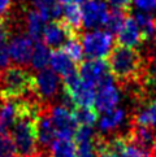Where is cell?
Listing matches in <instances>:
<instances>
[{
	"mask_svg": "<svg viewBox=\"0 0 156 157\" xmlns=\"http://www.w3.org/2000/svg\"><path fill=\"white\" fill-rule=\"evenodd\" d=\"M61 21L69 27L72 31L80 33V30L83 27V16H82V8L81 4L77 2H72L65 4L63 8V17Z\"/></svg>",
	"mask_w": 156,
	"mask_h": 157,
	"instance_id": "cell-18",
	"label": "cell"
},
{
	"mask_svg": "<svg viewBox=\"0 0 156 157\" xmlns=\"http://www.w3.org/2000/svg\"><path fill=\"white\" fill-rule=\"evenodd\" d=\"M154 156L156 157V144H155V149H154Z\"/></svg>",
	"mask_w": 156,
	"mask_h": 157,
	"instance_id": "cell-37",
	"label": "cell"
},
{
	"mask_svg": "<svg viewBox=\"0 0 156 157\" xmlns=\"http://www.w3.org/2000/svg\"><path fill=\"white\" fill-rule=\"evenodd\" d=\"M151 82H152V85L156 87V70L154 71V74H152V78H151Z\"/></svg>",
	"mask_w": 156,
	"mask_h": 157,
	"instance_id": "cell-33",
	"label": "cell"
},
{
	"mask_svg": "<svg viewBox=\"0 0 156 157\" xmlns=\"http://www.w3.org/2000/svg\"><path fill=\"white\" fill-rule=\"evenodd\" d=\"M13 8V0H0V24L10 20V13Z\"/></svg>",
	"mask_w": 156,
	"mask_h": 157,
	"instance_id": "cell-30",
	"label": "cell"
},
{
	"mask_svg": "<svg viewBox=\"0 0 156 157\" xmlns=\"http://www.w3.org/2000/svg\"><path fill=\"white\" fill-rule=\"evenodd\" d=\"M129 17L127 13L125 12H121V10H109V14H108V20H107V24H105V27H107V31H109L111 34L113 33H119L120 29L124 26L126 18Z\"/></svg>",
	"mask_w": 156,
	"mask_h": 157,
	"instance_id": "cell-28",
	"label": "cell"
},
{
	"mask_svg": "<svg viewBox=\"0 0 156 157\" xmlns=\"http://www.w3.org/2000/svg\"><path fill=\"white\" fill-rule=\"evenodd\" d=\"M38 157H47V156H46V153H43V152H41V153H39V155H38Z\"/></svg>",
	"mask_w": 156,
	"mask_h": 157,
	"instance_id": "cell-36",
	"label": "cell"
},
{
	"mask_svg": "<svg viewBox=\"0 0 156 157\" xmlns=\"http://www.w3.org/2000/svg\"><path fill=\"white\" fill-rule=\"evenodd\" d=\"M105 2H107L108 7H111L115 10H121V12L129 13L133 0H105Z\"/></svg>",
	"mask_w": 156,
	"mask_h": 157,
	"instance_id": "cell-31",
	"label": "cell"
},
{
	"mask_svg": "<svg viewBox=\"0 0 156 157\" xmlns=\"http://www.w3.org/2000/svg\"><path fill=\"white\" fill-rule=\"evenodd\" d=\"M33 8L37 9L47 21H60L63 17L61 3L57 0H31Z\"/></svg>",
	"mask_w": 156,
	"mask_h": 157,
	"instance_id": "cell-20",
	"label": "cell"
},
{
	"mask_svg": "<svg viewBox=\"0 0 156 157\" xmlns=\"http://www.w3.org/2000/svg\"><path fill=\"white\" fill-rule=\"evenodd\" d=\"M47 20L38 12L37 9L31 8L26 12L24 17L25 34L33 39V42H41L43 39V33L47 26Z\"/></svg>",
	"mask_w": 156,
	"mask_h": 157,
	"instance_id": "cell-14",
	"label": "cell"
},
{
	"mask_svg": "<svg viewBox=\"0 0 156 157\" xmlns=\"http://www.w3.org/2000/svg\"><path fill=\"white\" fill-rule=\"evenodd\" d=\"M51 106L46 104L41 110V113L37 117V139H38V147L41 148V152L47 153L49 147L53 144V142L57 139L56 128L53 126V122L51 118Z\"/></svg>",
	"mask_w": 156,
	"mask_h": 157,
	"instance_id": "cell-9",
	"label": "cell"
},
{
	"mask_svg": "<svg viewBox=\"0 0 156 157\" xmlns=\"http://www.w3.org/2000/svg\"><path fill=\"white\" fill-rule=\"evenodd\" d=\"M59 3L61 4H68V3H72V2H76V0H57Z\"/></svg>",
	"mask_w": 156,
	"mask_h": 157,
	"instance_id": "cell-34",
	"label": "cell"
},
{
	"mask_svg": "<svg viewBox=\"0 0 156 157\" xmlns=\"http://www.w3.org/2000/svg\"><path fill=\"white\" fill-rule=\"evenodd\" d=\"M63 88L64 91L70 96L73 103L77 106H85V108H94L95 104L96 90L86 85L81 79L78 70L63 78Z\"/></svg>",
	"mask_w": 156,
	"mask_h": 157,
	"instance_id": "cell-5",
	"label": "cell"
},
{
	"mask_svg": "<svg viewBox=\"0 0 156 157\" xmlns=\"http://www.w3.org/2000/svg\"><path fill=\"white\" fill-rule=\"evenodd\" d=\"M119 103H120V91L115 85V82L96 88L94 108L98 110V113H103V114L108 113V112L116 109Z\"/></svg>",
	"mask_w": 156,
	"mask_h": 157,
	"instance_id": "cell-12",
	"label": "cell"
},
{
	"mask_svg": "<svg viewBox=\"0 0 156 157\" xmlns=\"http://www.w3.org/2000/svg\"><path fill=\"white\" fill-rule=\"evenodd\" d=\"M142 40L143 38L135 20L133 17H127L124 26L117 33V43H119V46L135 48L142 43Z\"/></svg>",
	"mask_w": 156,
	"mask_h": 157,
	"instance_id": "cell-15",
	"label": "cell"
},
{
	"mask_svg": "<svg viewBox=\"0 0 156 157\" xmlns=\"http://www.w3.org/2000/svg\"><path fill=\"white\" fill-rule=\"evenodd\" d=\"M138 9L143 10V12H152L156 9V0H133Z\"/></svg>",
	"mask_w": 156,
	"mask_h": 157,
	"instance_id": "cell-32",
	"label": "cell"
},
{
	"mask_svg": "<svg viewBox=\"0 0 156 157\" xmlns=\"http://www.w3.org/2000/svg\"><path fill=\"white\" fill-rule=\"evenodd\" d=\"M81 8L85 29L99 30L102 26H105L109 14L108 4L105 0H90L82 3Z\"/></svg>",
	"mask_w": 156,
	"mask_h": 157,
	"instance_id": "cell-8",
	"label": "cell"
},
{
	"mask_svg": "<svg viewBox=\"0 0 156 157\" xmlns=\"http://www.w3.org/2000/svg\"><path fill=\"white\" fill-rule=\"evenodd\" d=\"M8 49L10 60L17 66H25L31 60L34 43H33V39L27 36L25 33H17L9 38Z\"/></svg>",
	"mask_w": 156,
	"mask_h": 157,
	"instance_id": "cell-10",
	"label": "cell"
},
{
	"mask_svg": "<svg viewBox=\"0 0 156 157\" xmlns=\"http://www.w3.org/2000/svg\"><path fill=\"white\" fill-rule=\"evenodd\" d=\"M61 49H63V51L68 55L77 65H80L83 61L85 53H83V46H82V40H81L80 34H76L73 36H70Z\"/></svg>",
	"mask_w": 156,
	"mask_h": 157,
	"instance_id": "cell-26",
	"label": "cell"
},
{
	"mask_svg": "<svg viewBox=\"0 0 156 157\" xmlns=\"http://www.w3.org/2000/svg\"><path fill=\"white\" fill-rule=\"evenodd\" d=\"M108 66L115 79L129 83L142 73V57L134 48L117 46L108 56Z\"/></svg>",
	"mask_w": 156,
	"mask_h": 157,
	"instance_id": "cell-1",
	"label": "cell"
},
{
	"mask_svg": "<svg viewBox=\"0 0 156 157\" xmlns=\"http://www.w3.org/2000/svg\"><path fill=\"white\" fill-rule=\"evenodd\" d=\"M76 34L77 33L72 31L61 20L51 21L48 22L46 29H44L42 40L48 48H51L53 51V49H61L66 43V40Z\"/></svg>",
	"mask_w": 156,
	"mask_h": 157,
	"instance_id": "cell-11",
	"label": "cell"
},
{
	"mask_svg": "<svg viewBox=\"0 0 156 157\" xmlns=\"http://www.w3.org/2000/svg\"><path fill=\"white\" fill-rule=\"evenodd\" d=\"M48 157H78L74 140L57 138L48 149Z\"/></svg>",
	"mask_w": 156,
	"mask_h": 157,
	"instance_id": "cell-23",
	"label": "cell"
},
{
	"mask_svg": "<svg viewBox=\"0 0 156 157\" xmlns=\"http://www.w3.org/2000/svg\"><path fill=\"white\" fill-rule=\"evenodd\" d=\"M0 157H20L10 134H0Z\"/></svg>",
	"mask_w": 156,
	"mask_h": 157,
	"instance_id": "cell-29",
	"label": "cell"
},
{
	"mask_svg": "<svg viewBox=\"0 0 156 157\" xmlns=\"http://www.w3.org/2000/svg\"><path fill=\"white\" fill-rule=\"evenodd\" d=\"M76 121L78 126H88L94 127L98 122V110L95 108H85V106H77L73 110Z\"/></svg>",
	"mask_w": 156,
	"mask_h": 157,
	"instance_id": "cell-27",
	"label": "cell"
},
{
	"mask_svg": "<svg viewBox=\"0 0 156 157\" xmlns=\"http://www.w3.org/2000/svg\"><path fill=\"white\" fill-rule=\"evenodd\" d=\"M35 75L22 68L9 66L0 73V99H22L34 95Z\"/></svg>",
	"mask_w": 156,
	"mask_h": 157,
	"instance_id": "cell-2",
	"label": "cell"
},
{
	"mask_svg": "<svg viewBox=\"0 0 156 157\" xmlns=\"http://www.w3.org/2000/svg\"><path fill=\"white\" fill-rule=\"evenodd\" d=\"M127 136H129L133 142H135L138 145H141L142 148L154 153L155 144H156V132H154L151 127L134 125V127L127 134Z\"/></svg>",
	"mask_w": 156,
	"mask_h": 157,
	"instance_id": "cell-19",
	"label": "cell"
},
{
	"mask_svg": "<svg viewBox=\"0 0 156 157\" xmlns=\"http://www.w3.org/2000/svg\"><path fill=\"white\" fill-rule=\"evenodd\" d=\"M49 65H51V69L60 78H65L69 74H72V73L77 71V66H78L63 49H53V51H51Z\"/></svg>",
	"mask_w": 156,
	"mask_h": 157,
	"instance_id": "cell-17",
	"label": "cell"
},
{
	"mask_svg": "<svg viewBox=\"0 0 156 157\" xmlns=\"http://www.w3.org/2000/svg\"><path fill=\"white\" fill-rule=\"evenodd\" d=\"M61 78L52 69L38 71L34 83V96L44 104L56 99L61 92Z\"/></svg>",
	"mask_w": 156,
	"mask_h": 157,
	"instance_id": "cell-6",
	"label": "cell"
},
{
	"mask_svg": "<svg viewBox=\"0 0 156 157\" xmlns=\"http://www.w3.org/2000/svg\"><path fill=\"white\" fill-rule=\"evenodd\" d=\"M18 99H0V134H10L18 116Z\"/></svg>",
	"mask_w": 156,
	"mask_h": 157,
	"instance_id": "cell-16",
	"label": "cell"
},
{
	"mask_svg": "<svg viewBox=\"0 0 156 157\" xmlns=\"http://www.w3.org/2000/svg\"><path fill=\"white\" fill-rule=\"evenodd\" d=\"M77 3H80V4H82V3H86V2H90V0H76Z\"/></svg>",
	"mask_w": 156,
	"mask_h": 157,
	"instance_id": "cell-35",
	"label": "cell"
},
{
	"mask_svg": "<svg viewBox=\"0 0 156 157\" xmlns=\"http://www.w3.org/2000/svg\"><path fill=\"white\" fill-rule=\"evenodd\" d=\"M109 145L113 148L119 157H155L152 152L142 148L135 142L125 135V136H115L108 140Z\"/></svg>",
	"mask_w": 156,
	"mask_h": 157,
	"instance_id": "cell-13",
	"label": "cell"
},
{
	"mask_svg": "<svg viewBox=\"0 0 156 157\" xmlns=\"http://www.w3.org/2000/svg\"><path fill=\"white\" fill-rule=\"evenodd\" d=\"M49 112H51L53 126L56 128L57 138L73 140L78 128V123L73 112L63 105H51Z\"/></svg>",
	"mask_w": 156,
	"mask_h": 157,
	"instance_id": "cell-7",
	"label": "cell"
},
{
	"mask_svg": "<svg viewBox=\"0 0 156 157\" xmlns=\"http://www.w3.org/2000/svg\"><path fill=\"white\" fill-rule=\"evenodd\" d=\"M49 60H51V51H49V48L43 42H37L34 44V51H33L31 60H30L31 68L37 71L44 70L49 65Z\"/></svg>",
	"mask_w": 156,
	"mask_h": 157,
	"instance_id": "cell-22",
	"label": "cell"
},
{
	"mask_svg": "<svg viewBox=\"0 0 156 157\" xmlns=\"http://www.w3.org/2000/svg\"><path fill=\"white\" fill-rule=\"evenodd\" d=\"M83 53L87 60H104L113 49V35L107 30L87 31L81 36Z\"/></svg>",
	"mask_w": 156,
	"mask_h": 157,
	"instance_id": "cell-3",
	"label": "cell"
},
{
	"mask_svg": "<svg viewBox=\"0 0 156 157\" xmlns=\"http://www.w3.org/2000/svg\"><path fill=\"white\" fill-rule=\"evenodd\" d=\"M126 117L124 109L116 108L113 110L104 113L99 120V130L100 132H113L116 128H119Z\"/></svg>",
	"mask_w": 156,
	"mask_h": 157,
	"instance_id": "cell-21",
	"label": "cell"
},
{
	"mask_svg": "<svg viewBox=\"0 0 156 157\" xmlns=\"http://www.w3.org/2000/svg\"><path fill=\"white\" fill-rule=\"evenodd\" d=\"M77 70L81 79L95 90L100 86L115 82V78L105 60H83L77 66Z\"/></svg>",
	"mask_w": 156,
	"mask_h": 157,
	"instance_id": "cell-4",
	"label": "cell"
},
{
	"mask_svg": "<svg viewBox=\"0 0 156 157\" xmlns=\"http://www.w3.org/2000/svg\"><path fill=\"white\" fill-rule=\"evenodd\" d=\"M141 30L143 40H151L156 38V18L146 12H138L134 17Z\"/></svg>",
	"mask_w": 156,
	"mask_h": 157,
	"instance_id": "cell-24",
	"label": "cell"
},
{
	"mask_svg": "<svg viewBox=\"0 0 156 157\" xmlns=\"http://www.w3.org/2000/svg\"><path fill=\"white\" fill-rule=\"evenodd\" d=\"M134 125L147 127L156 126V99L137 112L134 116Z\"/></svg>",
	"mask_w": 156,
	"mask_h": 157,
	"instance_id": "cell-25",
	"label": "cell"
}]
</instances>
